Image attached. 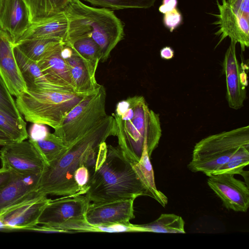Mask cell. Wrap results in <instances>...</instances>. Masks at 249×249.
I'll list each match as a JSON object with an SVG mask.
<instances>
[{"mask_svg": "<svg viewBox=\"0 0 249 249\" xmlns=\"http://www.w3.org/2000/svg\"><path fill=\"white\" fill-rule=\"evenodd\" d=\"M231 6L238 14L249 18V0H237Z\"/></svg>", "mask_w": 249, "mask_h": 249, "instance_id": "d590c367", "label": "cell"}, {"mask_svg": "<svg viewBox=\"0 0 249 249\" xmlns=\"http://www.w3.org/2000/svg\"><path fill=\"white\" fill-rule=\"evenodd\" d=\"M90 201L86 195L62 196L50 199L42 212L38 224L55 229L58 225L71 219H86V213Z\"/></svg>", "mask_w": 249, "mask_h": 249, "instance_id": "30bf717a", "label": "cell"}, {"mask_svg": "<svg viewBox=\"0 0 249 249\" xmlns=\"http://www.w3.org/2000/svg\"><path fill=\"white\" fill-rule=\"evenodd\" d=\"M10 36L0 28V76L12 95L17 97L27 90L14 53Z\"/></svg>", "mask_w": 249, "mask_h": 249, "instance_id": "e0dca14e", "label": "cell"}, {"mask_svg": "<svg viewBox=\"0 0 249 249\" xmlns=\"http://www.w3.org/2000/svg\"><path fill=\"white\" fill-rule=\"evenodd\" d=\"M227 1L231 5H232L236 2L237 0H227Z\"/></svg>", "mask_w": 249, "mask_h": 249, "instance_id": "60d3db41", "label": "cell"}, {"mask_svg": "<svg viewBox=\"0 0 249 249\" xmlns=\"http://www.w3.org/2000/svg\"><path fill=\"white\" fill-rule=\"evenodd\" d=\"M50 199L36 191L0 213V231L28 230L38 224Z\"/></svg>", "mask_w": 249, "mask_h": 249, "instance_id": "9c48e42d", "label": "cell"}, {"mask_svg": "<svg viewBox=\"0 0 249 249\" xmlns=\"http://www.w3.org/2000/svg\"><path fill=\"white\" fill-rule=\"evenodd\" d=\"M14 53L27 90H47L71 92L49 82L41 71L37 62L27 57L15 45Z\"/></svg>", "mask_w": 249, "mask_h": 249, "instance_id": "ffe728a7", "label": "cell"}, {"mask_svg": "<svg viewBox=\"0 0 249 249\" xmlns=\"http://www.w3.org/2000/svg\"><path fill=\"white\" fill-rule=\"evenodd\" d=\"M32 24L24 0H1L0 28L11 37L14 45Z\"/></svg>", "mask_w": 249, "mask_h": 249, "instance_id": "2e32d148", "label": "cell"}, {"mask_svg": "<svg viewBox=\"0 0 249 249\" xmlns=\"http://www.w3.org/2000/svg\"><path fill=\"white\" fill-rule=\"evenodd\" d=\"M90 178V172L85 165L79 167L73 174L74 180L81 195H85L88 191V184Z\"/></svg>", "mask_w": 249, "mask_h": 249, "instance_id": "d6a6232c", "label": "cell"}, {"mask_svg": "<svg viewBox=\"0 0 249 249\" xmlns=\"http://www.w3.org/2000/svg\"><path fill=\"white\" fill-rule=\"evenodd\" d=\"M0 128L14 142L24 141L29 138L24 120L13 118L0 109Z\"/></svg>", "mask_w": 249, "mask_h": 249, "instance_id": "4316f807", "label": "cell"}, {"mask_svg": "<svg viewBox=\"0 0 249 249\" xmlns=\"http://www.w3.org/2000/svg\"><path fill=\"white\" fill-rule=\"evenodd\" d=\"M12 172L1 167L0 169V188L10 179Z\"/></svg>", "mask_w": 249, "mask_h": 249, "instance_id": "74e56055", "label": "cell"}, {"mask_svg": "<svg viewBox=\"0 0 249 249\" xmlns=\"http://www.w3.org/2000/svg\"><path fill=\"white\" fill-rule=\"evenodd\" d=\"M135 199L90 203L86 212V220L92 225L129 223L135 218Z\"/></svg>", "mask_w": 249, "mask_h": 249, "instance_id": "5bb4252c", "label": "cell"}, {"mask_svg": "<svg viewBox=\"0 0 249 249\" xmlns=\"http://www.w3.org/2000/svg\"><path fill=\"white\" fill-rule=\"evenodd\" d=\"M12 172L10 179L0 188V213L37 191L41 175Z\"/></svg>", "mask_w": 249, "mask_h": 249, "instance_id": "d6986e66", "label": "cell"}, {"mask_svg": "<svg viewBox=\"0 0 249 249\" xmlns=\"http://www.w3.org/2000/svg\"><path fill=\"white\" fill-rule=\"evenodd\" d=\"M249 163V146L240 148L213 174H240L244 172V168Z\"/></svg>", "mask_w": 249, "mask_h": 249, "instance_id": "f1b7e54d", "label": "cell"}, {"mask_svg": "<svg viewBox=\"0 0 249 249\" xmlns=\"http://www.w3.org/2000/svg\"><path fill=\"white\" fill-rule=\"evenodd\" d=\"M234 175L218 174L209 177L207 184L228 210L246 212L249 206V188Z\"/></svg>", "mask_w": 249, "mask_h": 249, "instance_id": "8fae6325", "label": "cell"}, {"mask_svg": "<svg viewBox=\"0 0 249 249\" xmlns=\"http://www.w3.org/2000/svg\"><path fill=\"white\" fill-rule=\"evenodd\" d=\"M63 12L68 19L65 44L70 45L80 38L91 37L101 49L102 62L108 59L124 37L123 22L110 9L91 7L80 0H70Z\"/></svg>", "mask_w": 249, "mask_h": 249, "instance_id": "277c9868", "label": "cell"}, {"mask_svg": "<svg viewBox=\"0 0 249 249\" xmlns=\"http://www.w3.org/2000/svg\"><path fill=\"white\" fill-rule=\"evenodd\" d=\"M12 142V140L0 128V145L3 146Z\"/></svg>", "mask_w": 249, "mask_h": 249, "instance_id": "ab89813d", "label": "cell"}, {"mask_svg": "<svg viewBox=\"0 0 249 249\" xmlns=\"http://www.w3.org/2000/svg\"><path fill=\"white\" fill-rule=\"evenodd\" d=\"M62 42L58 38H33L20 41L15 46L27 57L38 62Z\"/></svg>", "mask_w": 249, "mask_h": 249, "instance_id": "cb8c5ba5", "label": "cell"}, {"mask_svg": "<svg viewBox=\"0 0 249 249\" xmlns=\"http://www.w3.org/2000/svg\"><path fill=\"white\" fill-rule=\"evenodd\" d=\"M163 22L164 26L173 32L182 23V15L177 8L174 9L164 14Z\"/></svg>", "mask_w": 249, "mask_h": 249, "instance_id": "836d02e7", "label": "cell"}, {"mask_svg": "<svg viewBox=\"0 0 249 249\" xmlns=\"http://www.w3.org/2000/svg\"><path fill=\"white\" fill-rule=\"evenodd\" d=\"M116 134L115 119L112 115H108L69 145L61 156L46 164L40 175L37 191L46 196L81 195L73 179L74 172L82 165L89 169L92 168L100 144Z\"/></svg>", "mask_w": 249, "mask_h": 249, "instance_id": "6da1fadb", "label": "cell"}, {"mask_svg": "<svg viewBox=\"0 0 249 249\" xmlns=\"http://www.w3.org/2000/svg\"><path fill=\"white\" fill-rule=\"evenodd\" d=\"M177 5L178 0H162V4L159 7V10L164 14L177 8Z\"/></svg>", "mask_w": 249, "mask_h": 249, "instance_id": "8d00e7d4", "label": "cell"}, {"mask_svg": "<svg viewBox=\"0 0 249 249\" xmlns=\"http://www.w3.org/2000/svg\"><path fill=\"white\" fill-rule=\"evenodd\" d=\"M116 124L118 147L132 163L139 161L144 147L149 156L157 147L161 128L159 115L150 109L142 96L124 100L123 109L112 113Z\"/></svg>", "mask_w": 249, "mask_h": 249, "instance_id": "3957f363", "label": "cell"}, {"mask_svg": "<svg viewBox=\"0 0 249 249\" xmlns=\"http://www.w3.org/2000/svg\"><path fill=\"white\" fill-rule=\"evenodd\" d=\"M105 8L120 10L129 8L147 9L153 6L156 0H83Z\"/></svg>", "mask_w": 249, "mask_h": 249, "instance_id": "f546056e", "label": "cell"}, {"mask_svg": "<svg viewBox=\"0 0 249 249\" xmlns=\"http://www.w3.org/2000/svg\"><path fill=\"white\" fill-rule=\"evenodd\" d=\"M0 109L9 116L18 120L23 119L16 102L0 76Z\"/></svg>", "mask_w": 249, "mask_h": 249, "instance_id": "4dcf8cb0", "label": "cell"}, {"mask_svg": "<svg viewBox=\"0 0 249 249\" xmlns=\"http://www.w3.org/2000/svg\"><path fill=\"white\" fill-rule=\"evenodd\" d=\"M30 14L32 24L52 18L63 12L70 0H24Z\"/></svg>", "mask_w": 249, "mask_h": 249, "instance_id": "603a6c76", "label": "cell"}, {"mask_svg": "<svg viewBox=\"0 0 249 249\" xmlns=\"http://www.w3.org/2000/svg\"><path fill=\"white\" fill-rule=\"evenodd\" d=\"M133 168L148 193V196L154 198L163 207L168 203L167 196L156 187L154 172L150 160L147 148L144 147L138 162L132 164Z\"/></svg>", "mask_w": 249, "mask_h": 249, "instance_id": "7402d4cb", "label": "cell"}, {"mask_svg": "<svg viewBox=\"0 0 249 249\" xmlns=\"http://www.w3.org/2000/svg\"><path fill=\"white\" fill-rule=\"evenodd\" d=\"M35 142L47 164L61 156L68 148L63 140L53 133L49 132L43 139Z\"/></svg>", "mask_w": 249, "mask_h": 249, "instance_id": "484cf974", "label": "cell"}, {"mask_svg": "<svg viewBox=\"0 0 249 249\" xmlns=\"http://www.w3.org/2000/svg\"><path fill=\"white\" fill-rule=\"evenodd\" d=\"M94 232H138V230L135 224L129 222L94 225Z\"/></svg>", "mask_w": 249, "mask_h": 249, "instance_id": "1f68e13d", "label": "cell"}, {"mask_svg": "<svg viewBox=\"0 0 249 249\" xmlns=\"http://www.w3.org/2000/svg\"><path fill=\"white\" fill-rule=\"evenodd\" d=\"M64 44H60L37 63L49 82L69 92L76 93L68 66L61 54Z\"/></svg>", "mask_w": 249, "mask_h": 249, "instance_id": "ac0fdd59", "label": "cell"}, {"mask_svg": "<svg viewBox=\"0 0 249 249\" xmlns=\"http://www.w3.org/2000/svg\"><path fill=\"white\" fill-rule=\"evenodd\" d=\"M1 0H0V5H1Z\"/></svg>", "mask_w": 249, "mask_h": 249, "instance_id": "b9f144b4", "label": "cell"}, {"mask_svg": "<svg viewBox=\"0 0 249 249\" xmlns=\"http://www.w3.org/2000/svg\"><path fill=\"white\" fill-rule=\"evenodd\" d=\"M68 46L82 57L98 67L101 59V50L98 44L91 37L80 38Z\"/></svg>", "mask_w": 249, "mask_h": 249, "instance_id": "83f0119b", "label": "cell"}, {"mask_svg": "<svg viewBox=\"0 0 249 249\" xmlns=\"http://www.w3.org/2000/svg\"><path fill=\"white\" fill-rule=\"evenodd\" d=\"M132 163L118 147L102 143L85 194L90 202H106L136 198L148 193L137 176Z\"/></svg>", "mask_w": 249, "mask_h": 249, "instance_id": "7a4b0ae2", "label": "cell"}, {"mask_svg": "<svg viewBox=\"0 0 249 249\" xmlns=\"http://www.w3.org/2000/svg\"><path fill=\"white\" fill-rule=\"evenodd\" d=\"M183 218L175 214L162 213L155 221L144 224L136 225L138 232L185 233Z\"/></svg>", "mask_w": 249, "mask_h": 249, "instance_id": "d4e9b609", "label": "cell"}, {"mask_svg": "<svg viewBox=\"0 0 249 249\" xmlns=\"http://www.w3.org/2000/svg\"><path fill=\"white\" fill-rule=\"evenodd\" d=\"M106 95L102 85L87 95L70 111L53 133L68 146L89 131L108 116L105 109Z\"/></svg>", "mask_w": 249, "mask_h": 249, "instance_id": "52a82bcc", "label": "cell"}, {"mask_svg": "<svg viewBox=\"0 0 249 249\" xmlns=\"http://www.w3.org/2000/svg\"><path fill=\"white\" fill-rule=\"evenodd\" d=\"M61 54L68 66L76 93L88 95L99 88L101 85L95 78L97 66L82 57L66 44L62 48Z\"/></svg>", "mask_w": 249, "mask_h": 249, "instance_id": "9a60e30c", "label": "cell"}, {"mask_svg": "<svg viewBox=\"0 0 249 249\" xmlns=\"http://www.w3.org/2000/svg\"><path fill=\"white\" fill-rule=\"evenodd\" d=\"M49 131L43 124L33 123L30 128L29 138L34 141H40L47 136Z\"/></svg>", "mask_w": 249, "mask_h": 249, "instance_id": "e575fe53", "label": "cell"}, {"mask_svg": "<svg viewBox=\"0 0 249 249\" xmlns=\"http://www.w3.org/2000/svg\"><path fill=\"white\" fill-rule=\"evenodd\" d=\"M160 56L163 59H171L174 56V51L169 46L164 47L160 50Z\"/></svg>", "mask_w": 249, "mask_h": 249, "instance_id": "f35d334b", "label": "cell"}, {"mask_svg": "<svg viewBox=\"0 0 249 249\" xmlns=\"http://www.w3.org/2000/svg\"><path fill=\"white\" fill-rule=\"evenodd\" d=\"M236 43L231 40L223 62L226 76L227 99L230 107L234 109L243 107L247 86V74L241 69L236 57Z\"/></svg>", "mask_w": 249, "mask_h": 249, "instance_id": "4fadbf2b", "label": "cell"}, {"mask_svg": "<svg viewBox=\"0 0 249 249\" xmlns=\"http://www.w3.org/2000/svg\"><path fill=\"white\" fill-rule=\"evenodd\" d=\"M67 30L68 19L63 12L44 21L32 24L17 42L40 38H58L64 42Z\"/></svg>", "mask_w": 249, "mask_h": 249, "instance_id": "44dd1931", "label": "cell"}, {"mask_svg": "<svg viewBox=\"0 0 249 249\" xmlns=\"http://www.w3.org/2000/svg\"><path fill=\"white\" fill-rule=\"evenodd\" d=\"M246 146H249V125L210 135L195 144L188 168L209 177Z\"/></svg>", "mask_w": 249, "mask_h": 249, "instance_id": "8992f818", "label": "cell"}, {"mask_svg": "<svg viewBox=\"0 0 249 249\" xmlns=\"http://www.w3.org/2000/svg\"><path fill=\"white\" fill-rule=\"evenodd\" d=\"M87 95L60 91L26 90L16 97V104L26 121L47 125L55 130Z\"/></svg>", "mask_w": 249, "mask_h": 249, "instance_id": "5b68a950", "label": "cell"}, {"mask_svg": "<svg viewBox=\"0 0 249 249\" xmlns=\"http://www.w3.org/2000/svg\"><path fill=\"white\" fill-rule=\"evenodd\" d=\"M2 167L25 175H41L46 164L35 141L12 142L0 151Z\"/></svg>", "mask_w": 249, "mask_h": 249, "instance_id": "ba28073f", "label": "cell"}, {"mask_svg": "<svg viewBox=\"0 0 249 249\" xmlns=\"http://www.w3.org/2000/svg\"><path fill=\"white\" fill-rule=\"evenodd\" d=\"M216 4L219 14L215 16L218 20L213 24L218 25L219 28L215 33L220 39L217 45L229 37L239 43L242 51H244L249 46V18L238 14L227 0H222L221 3L217 0Z\"/></svg>", "mask_w": 249, "mask_h": 249, "instance_id": "7c38bea8", "label": "cell"}]
</instances>
